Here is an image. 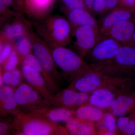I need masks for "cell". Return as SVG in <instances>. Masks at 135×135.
<instances>
[{
    "mask_svg": "<svg viewBox=\"0 0 135 135\" xmlns=\"http://www.w3.org/2000/svg\"><path fill=\"white\" fill-rule=\"evenodd\" d=\"M11 71V77L10 86L14 88H16L21 84V80L23 78L22 71L21 70L17 68Z\"/></svg>",
    "mask_w": 135,
    "mask_h": 135,
    "instance_id": "f1b7e54d",
    "label": "cell"
},
{
    "mask_svg": "<svg viewBox=\"0 0 135 135\" xmlns=\"http://www.w3.org/2000/svg\"><path fill=\"white\" fill-rule=\"evenodd\" d=\"M20 56L14 49L9 57L6 60L5 63L1 66L3 71H12L16 68V67L20 62Z\"/></svg>",
    "mask_w": 135,
    "mask_h": 135,
    "instance_id": "4316f807",
    "label": "cell"
},
{
    "mask_svg": "<svg viewBox=\"0 0 135 135\" xmlns=\"http://www.w3.org/2000/svg\"><path fill=\"white\" fill-rule=\"evenodd\" d=\"M104 113L103 110L87 103L75 110V117L91 122H97L102 119Z\"/></svg>",
    "mask_w": 135,
    "mask_h": 135,
    "instance_id": "7402d4cb",
    "label": "cell"
},
{
    "mask_svg": "<svg viewBox=\"0 0 135 135\" xmlns=\"http://www.w3.org/2000/svg\"><path fill=\"white\" fill-rule=\"evenodd\" d=\"M54 0H25V12L34 20L49 15Z\"/></svg>",
    "mask_w": 135,
    "mask_h": 135,
    "instance_id": "d6986e66",
    "label": "cell"
},
{
    "mask_svg": "<svg viewBox=\"0 0 135 135\" xmlns=\"http://www.w3.org/2000/svg\"><path fill=\"white\" fill-rule=\"evenodd\" d=\"M105 12L112 10L119 5V0H106Z\"/></svg>",
    "mask_w": 135,
    "mask_h": 135,
    "instance_id": "e575fe53",
    "label": "cell"
},
{
    "mask_svg": "<svg viewBox=\"0 0 135 135\" xmlns=\"http://www.w3.org/2000/svg\"><path fill=\"white\" fill-rule=\"evenodd\" d=\"M12 120L11 122H0V135H7L9 134L10 132H12Z\"/></svg>",
    "mask_w": 135,
    "mask_h": 135,
    "instance_id": "d6a6232c",
    "label": "cell"
},
{
    "mask_svg": "<svg viewBox=\"0 0 135 135\" xmlns=\"http://www.w3.org/2000/svg\"><path fill=\"white\" fill-rule=\"evenodd\" d=\"M97 122V128H95V129L98 130V133L99 134L103 135L104 133L107 131L116 133L117 128L116 118L115 116L110 112L105 113L102 119Z\"/></svg>",
    "mask_w": 135,
    "mask_h": 135,
    "instance_id": "cb8c5ba5",
    "label": "cell"
},
{
    "mask_svg": "<svg viewBox=\"0 0 135 135\" xmlns=\"http://www.w3.org/2000/svg\"><path fill=\"white\" fill-rule=\"evenodd\" d=\"M3 25L1 31V38L12 41L29 31L31 28L32 23L26 19L22 13L18 12Z\"/></svg>",
    "mask_w": 135,
    "mask_h": 135,
    "instance_id": "8fae6325",
    "label": "cell"
},
{
    "mask_svg": "<svg viewBox=\"0 0 135 135\" xmlns=\"http://www.w3.org/2000/svg\"><path fill=\"white\" fill-rule=\"evenodd\" d=\"M21 70L25 82L37 90L51 104L54 94L50 89L42 75L27 66H21Z\"/></svg>",
    "mask_w": 135,
    "mask_h": 135,
    "instance_id": "7c38bea8",
    "label": "cell"
},
{
    "mask_svg": "<svg viewBox=\"0 0 135 135\" xmlns=\"http://www.w3.org/2000/svg\"><path fill=\"white\" fill-rule=\"evenodd\" d=\"M46 107L28 113L29 114L44 118L54 123L66 122L75 117V110L64 107Z\"/></svg>",
    "mask_w": 135,
    "mask_h": 135,
    "instance_id": "9a60e30c",
    "label": "cell"
},
{
    "mask_svg": "<svg viewBox=\"0 0 135 135\" xmlns=\"http://www.w3.org/2000/svg\"><path fill=\"white\" fill-rule=\"evenodd\" d=\"M135 94H119L111 104L109 110L115 117L124 116L134 108Z\"/></svg>",
    "mask_w": 135,
    "mask_h": 135,
    "instance_id": "ffe728a7",
    "label": "cell"
},
{
    "mask_svg": "<svg viewBox=\"0 0 135 135\" xmlns=\"http://www.w3.org/2000/svg\"><path fill=\"white\" fill-rule=\"evenodd\" d=\"M106 0H94L92 7L93 13L101 14L105 12Z\"/></svg>",
    "mask_w": 135,
    "mask_h": 135,
    "instance_id": "f546056e",
    "label": "cell"
},
{
    "mask_svg": "<svg viewBox=\"0 0 135 135\" xmlns=\"http://www.w3.org/2000/svg\"><path fill=\"white\" fill-rule=\"evenodd\" d=\"M18 12L11 10L9 8L0 3L1 25H4L9 21Z\"/></svg>",
    "mask_w": 135,
    "mask_h": 135,
    "instance_id": "83f0119b",
    "label": "cell"
},
{
    "mask_svg": "<svg viewBox=\"0 0 135 135\" xmlns=\"http://www.w3.org/2000/svg\"><path fill=\"white\" fill-rule=\"evenodd\" d=\"M15 98L21 113H28L38 109L52 106L35 88L26 82L15 89Z\"/></svg>",
    "mask_w": 135,
    "mask_h": 135,
    "instance_id": "52a82bcc",
    "label": "cell"
},
{
    "mask_svg": "<svg viewBox=\"0 0 135 135\" xmlns=\"http://www.w3.org/2000/svg\"><path fill=\"white\" fill-rule=\"evenodd\" d=\"M15 91L9 85L3 84L0 87L1 113L3 117L15 116L21 113L15 99Z\"/></svg>",
    "mask_w": 135,
    "mask_h": 135,
    "instance_id": "2e32d148",
    "label": "cell"
},
{
    "mask_svg": "<svg viewBox=\"0 0 135 135\" xmlns=\"http://www.w3.org/2000/svg\"><path fill=\"white\" fill-rule=\"evenodd\" d=\"M89 94L79 92L68 87L54 94L51 105L75 110L88 103Z\"/></svg>",
    "mask_w": 135,
    "mask_h": 135,
    "instance_id": "30bf717a",
    "label": "cell"
},
{
    "mask_svg": "<svg viewBox=\"0 0 135 135\" xmlns=\"http://www.w3.org/2000/svg\"><path fill=\"white\" fill-rule=\"evenodd\" d=\"M32 23L36 33L51 48L66 46L71 42L73 28L66 18L49 15Z\"/></svg>",
    "mask_w": 135,
    "mask_h": 135,
    "instance_id": "6da1fadb",
    "label": "cell"
},
{
    "mask_svg": "<svg viewBox=\"0 0 135 135\" xmlns=\"http://www.w3.org/2000/svg\"><path fill=\"white\" fill-rule=\"evenodd\" d=\"M99 32L94 27L86 25L73 30L71 39L77 53L84 59L95 46L99 35Z\"/></svg>",
    "mask_w": 135,
    "mask_h": 135,
    "instance_id": "9c48e42d",
    "label": "cell"
},
{
    "mask_svg": "<svg viewBox=\"0 0 135 135\" xmlns=\"http://www.w3.org/2000/svg\"><path fill=\"white\" fill-rule=\"evenodd\" d=\"M3 84L9 85L11 81V73L9 71H2Z\"/></svg>",
    "mask_w": 135,
    "mask_h": 135,
    "instance_id": "d590c367",
    "label": "cell"
},
{
    "mask_svg": "<svg viewBox=\"0 0 135 135\" xmlns=\"http://www.w3.org/2000/svg\"><path fill=\"white\" fill-rule=\"evenodd\" d=\"M15 49L12 41L6 40L1 38L0 43V64L2 66L9 57Z\"/></svg>",
    "mask_w": 135,
    "mask_h": 135,
    "instance_id": "484cf974",
    "label": "cell"
},
{
    "mask_svg": "<svg viewBox=\"0 0 135 135\" xmlns=\"http://www.w3.org/2000/svg\"><path fill=\"white\" fill-rule=\"evenodd\" d=\"M70 135L96 134L94 122L74 117L66 122L65 127Z\"/></svg>",
    "mask_w": 135,
    "mask_h": 135,
    "instance_id": "44dd1931",
    "label": "cell"
},
{
    "mask_svg": "<svg viewBox=\"0 0 135 135\" xmlns=\"http://www.w3.org/2000/svg\"><path fill=\"white\" fill-rule=\"evenodd\" d=\"M65 13L66 18L71 25L73 30L79 27L88 25L92 27L99 32L98 23L92 16V13L87 9H66Z\"/></svg>",
    "mask_w": 135,
    "mask_h": 135,
    "instance_id": "ac0fdd59",
    "label": "cell"
},
{
    "mask_svg": "<svg viewBox=\"0 0 135 135\" xmlns=\"http://www.w3.org/2000/svg\"><path fill=\"white\" fill-rule=\"evenodd\" d=\"M12 132L17 135H69L65 127L28 113H21L12 120Z\"/></svg>",
    "mask_w": 135,
    "mask_h": 135,
    "instance_id": "7a4b0ae2",
    "label": "cell"
},
{
    "mask_svg": "<svg viewBox=\"0 0 135 135\" xmlns=\"http://www.w3.org/2000/svg\"><path fill=\"white\" fill-rule=\"evenodd\" d=\"M129 116V120L127 126L123 131V134L127 135L134 134L135 129V111Z\"/></svg>",
    "mask_w": 135,
    "mask_h": 135,
    "instance_id": "4dcf8cb0",
    "label": "cell"
},
{
    "mask_svg": "<svg viewBox=\"0 0 135 135\" xmlns=\"http://www.w3.org/2000/svg\"><path fill=\"white\" fill-rule=\"evenodd\" d=\"M94 70L109 78H131L135 73V47L122 45L112 62Z\"/></svg>",
    "mask_w": 135,
    "mask_h": 135,
    "instance_id": "5b68a950",
    "label": "cell"
},
{
    "mask_svg": "<svg viewBox=\"0 0 135 135\" xmlns=\"http://www.w3.org/2000/svg\"><path fill=\"white\" fill-rule=\"evenodd\" d=\"M133 135H135V130H134V134H133Z\"/></svg>",
    "mask_w": 135,
    "mask_h": 135,
    "instance_id": "ab89813d",
    "label": "cell"
},
{
    "mask_svg": "<svg viewBox=\"0 0 135 135\" xmlns=\"http://www.w3.org/2000/svg\"><path fill=\"white\" fill-rule=\"evenodd\" d=\"M90 94L88 103L104 110L109 109L112 103L120 94L111 87H104Z\"/></svg>",
    "mask_w": 135,
    "mask_h": 135,
    "instance_id": "e0dca14e",
    "label": "cell"
},
{
    "mask_svg": "<svg viewBox=\"0 0 135 135\" xmlns=\"http://www.w3.org/2000/svg\"><path fill=\"white\" fill-rule=\"evenodd\" d=\"M129 120V116H120L116 120L117 128L119 131L123 133L125 129Z\"/></svg>",
    "mask_w": 135,
    "mask_h": 135,
    "instance_id": "1f68e13d",
    "label": "cell"
},
{
    "mask_svg": "<svg viewBox=\"0 0 135 135\" xmlns=\"http://www.w3.org/2000/svg\"><path fill=\"white\" fill-rule=\"evenodd\" d=\"M135 14V8H130L118 5L112 9L98 24L99 34H104L116 23L131 18Z\"/></svg>",
    "mask_w": 135,
    "mask_h": 135,
    "instance_id": "5bb4252c",
    "label": "cell"
},
{
    "mask_svg": "<svg viewBox=\"0 0 135 135\" xmlns=\"http://www.w3.org/2000/svg\"><path fill=\"white\" fill-rule=\"evenodd\" d=\"M29 31L12 41L15 49L19 54L21 59L32 52V41Z\"/></svg>",
    "mask_w": 135,
    "mask_h": 135,
    "instance_id": "603a6c76",
    "label": "cell"
},
{
    "mask_svg": "<svg viewBox=\"0 0 135 135\" xmlns=\"http://www.w3.org/2000/svg\"><path fill=\"white\" fill-rule=\"evenodd\" d=\"M118 5L124 7L134 8L135 0H119Z\"/></svg>",
    "mask_w": 135,
    "mask_h": 135,
    "instance_id": "836d02e7",
    "label": "cell"
},
{
    "mask_svg": "<svg viewBox=\"0 0 135 135\" xmlns=\"http://www.w3.org/2000/svg\"><path fill=\"white\" fill-rule=\"evenodd\" d=\"M110 78L92 69L75 78L69 87L79 92L90 94L102 87H110Z\"/></svg>",
    "mask_w": 135,
    "mask_h": 135,
    "instance_id": "ba28073f",
    "label": "cell"
},
{
    "mask_svg": "<svg viewBox=\"0 0 135 135\" xmlns=\"http://www.w3.org/2000/svg\"><path fill=\"white\" fill-rule=\"evenodd\" d=\"M51 49L57 67L68 81L71 82L80 75L92 70L79 54L65 46H57Z\"/></svg>",
    "mask_w": 135,
    "mask_h": 135,
    "instance_id": "277c9868",
    "label": "cell"
},
{
    "mask_svg": "<svg viewBox=\"0 0 135 135\" xmlns=\"http://www.w3.org/2000/svg\"><path fill=\"white\" fill-rule=\"evenodd\" d=\"M122 45L110 37L99 34L95 46L85 57L89 65L94 69L108 64L113 60Z\"/></svg>",
    "mask_w": 135,
    "mask_h": 135,
    "instance_id": "8992f818",
    "label": "cell"
},
{
    "mask_svg": "<svg viewBox=\"0 0 135 135\" xmlns=\"http://www.w3.org/2000/svg\"><path fill=\"white\" fill-rule=\"evenodd\" d=\"M127 45L128 46H132L135 47V31L131 40Z\"/></svg>",
    "mask_w": 135,
    "mask_h": 135,
    "instance_id": "74e56055",
    "label": "cell"
},
{
    "mask_svg": "<svg viewBox=\"0 0 135 135\" xmlns=\"http://www.w3.org/2000/svg\"><path fill=\"white\" fill-rule=\"evenodd\" d=\"M0 3L9 8L12 6L13 3V0H0Z\"/></svg>",
    "mask_w": 135,
    "mask_h": 135,
    "instance_id": "8d00e7d4",
    "label": "cell"
},
{
    "mask_svg": "<svg viewBox=\"0 0 135 135\" xmlns=\"http://www.w3.org/2000/svg\"><path fill=\"white\" fill-rule=\"evenodd\" d=\"M29 33L31 40L32 52L41 65L44 72V77L50 89L53 94H56L60 90L62 80L50 47L31 29Z\"/></svg>",
    "mask_w": 135,
    "mask_h": 135,
    "instance_id": "3957f363",
    "label": "cell"
},
{
    "mask_svg": "<svg viewBox=\"0 0 135 135\" xmlns=\"http://www.w3.org/2000/svg\"><path fill=\"white\" fill-rule=\"evenodd\" d=\"M135 31V17L116 23L105 33V35L110 37L123 45L130 42Z\"/></svg>",
    "mask_w": 135,
    "mask_h": 135,
    "instance_id": "4fadbf2b",
    "label": "cell"
},
{
    "mask_svg": "<svg viewBox=\"0 0 135 135\" xmlns=\"http://www.w3.org/2000/svg\"><path fill=\"white\" fill-rule=\"evenodd\" d=\"M20 64L21 66L26 65L32 68L40 73L43 77H44V72L41 65L32 52L21 58Z\"/></svg>",
    "mask_w": 135,
    "mask_h": 135,
    "instance_id": "d4e9b609",
    "label": "cell"
},
{
    "mask_svg": "<svg viewBox=\"0 0 135 135\" xmlns=\"http://www.w3.org/2000/svg\"><path fill=\"white\" fill-rule=\"evenodd\" d=\"M70 0H62L65 6L66 5V4L70 2Z\"/></svg>",
    "mask_w": 135,
    "mask_h": 135,
    "instance_id": "f35d334b",
    "label": "cell"
}]
</instances>
